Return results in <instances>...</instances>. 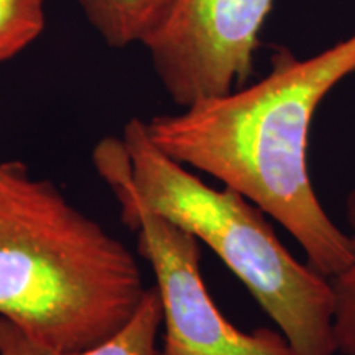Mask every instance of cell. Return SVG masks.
<instances>
[{"instance_id":"cell-1","label":"cell","mask_w":355,"mask_h":355,"mask_svg":"<svg viewBox=\"0 0 355 355\" xmlns=\"http://www.w3.org/2000/svg\"><path fill=\"white\" fill-rule=\"evenodd\" d=\"M354 73L355 33L304 60L279 51L263 79L157 115L146 132L170 158L257 204L293 235L314 270L334 278L352 261V241L311 183L308 140L319 104Z\"/></svg>"},{"instance_id":"cell-2","label":"cell","mask_w":355,"mask_h":355,"mask_svg":"<svg viewBox=\"0 0 355 355\" xmlns=\"http://www.w3.org/2000/svg\"><path fill=\"white\" fill-rule=\"evenodd\" d=\"M146 288L132 252L21 163H0V318L60 352L117 334Z\"/></svg>"},{"instance_id":"cell-3","label":"cell","mask_w":355,"mask_h":355,"mask_svg":"<svg viewBox=\"0 0 355 355\" xmlns=\"http://www.w3.org/2000/svg\"><path fill=\"white\" fill-rule=\"evenodd\" d=\"M122 140L132 183L146 206L188 230L224 261L277 324L295 355H336L331 278L296 260L257 204L225 186L211 188L163 153L144 121H128Z\"/></svg>"},{"instance_id":"cell-4","label":"cell","mask_w":355,"mask_h":355,"mask_svg":"<svg viewBox=\"0 0 355 355\" xmlns=\"http://www.w3.org/2000/svg\"><path fill=\"white\" fill-rule=\"evenodd\" d=\"M92 162L117 199L122 220L137 234L140 255L152 265L165 329L162 355H295L279 331H241L220 313L204 285L201 242L144 202L122 139L99 141Z\"/></svg>"},{"instance_id":"cell-5","label":"cell","mask_w":355,"mask_h":355,"mask_svg":"<svg viewBox=\"0 0 355 355\" xmlns=\"http://www.w3.org/2000/svg\"><path fill=\"white\" fill-rule=\"evenodd\" d=\"M273 0H171L144 43L155 73L180 107L245 86L259 32Z\"/></svg>"},{"instance_id":"cell-6","label":"cell","mask_w":355,"mask_h":355,"mask_svg":"<svg viewBox=\"0 0 355 355\" xmlns=\"http://www.w3.org/2000/svg\"><path fill=\"white\" fill-rule=\"evenodd\" d=\"M163 311L157 288H146L144 300L125 326L107 340L78 352L44 347L24 334L10 321L0 318V355H162L158 334Z\"/></svg>"},{"instance_id":"cell-7","label":"cell","mask_w":355,"mask_h":355,"mask_svg":"<svg viewBox=\"0 0 355 355\" xmlns=\"http://www.w3.org/2000/svg\"><path fill=\"white\" fill-rule=\"evenodd\" d=\"M86 17L110 46L144 44L162 20L171 0H79Z\"/></svg>"},{"instance_id":"cell-8","label":"cell","mask_w":355,"mask_h":355,"mask_svg":"<svg viewBox=\"0 0 355 355\" xmlns=\"http://www.w3.org/2000/svg\"><path fill=\"white\" fill-rule=\"evenodd\" d=\"M345 217L352 241V261L334 278V337L340 355H355V188L345 198Z\"/></svg>"},{"instance_id":"cell-9","label":"cell","mask_w":355,"mask_h":355,"mask_svg":"<svg viewBox=\"0 0 355 355\" xmlns=\"http://www.w3.org/2000/svg\"><path fill=\"white\" fill-rule=\"evenodd\" d=\"M43 26V0H0V63L25 50Z\"/></svg>"}]
</instances>
